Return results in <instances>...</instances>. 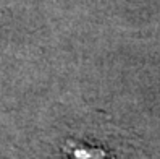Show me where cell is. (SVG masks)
I'll list each match as a JSON object with an SVG mask.
<instances>
[{
    "instance_id": "cell-1",
    "label": "cell",
    "mask_w": 160,
    "mask_h": 159,
    "mask_svg": "<svg viewBox=\"0 0 160 159\" xmlns=\"http://www.w3.org/2000/svg\"><path fill=\"white\" fill-rule=\"evenodd\" d=\"M71 159H112L110 154L97 148H86L82 145H68L65 148Z\"/></svg>"
}]
</instances>
